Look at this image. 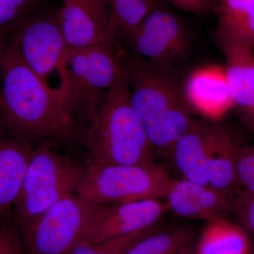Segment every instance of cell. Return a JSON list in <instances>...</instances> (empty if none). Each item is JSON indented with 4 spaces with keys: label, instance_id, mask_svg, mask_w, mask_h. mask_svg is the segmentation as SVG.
I'll return each mask as SVG.
<instances>
[{
    "label": "cell",
    "instance_id": "cell-1",
    "mask_svg": "<svg viewBox=\"0 0 254 254\" xmlns=\"http://www.w3.org/2000/svg\"><path fill=\"white\" fill-rule=\"evenodd\" d=\"M0 81L4 132L28 143L72 134L75 119L69 98L50 88L28 67L11 35L0 39Z\"/></svg>",
    "mask_w": 254,
    "mask_h": 254
},
{
    "label": "cell",
    "instance_id": "cell-2",
    "mask_svg": "<svg viewBox=\"0 0 254 254\" xmlns=\"http://www.w3.org/2000/svg\"><path fill=\"white\" fill-rule=\"evenodd\" d=\"M132 108L140 118L154 150L170 155L177 140L195 119L183 94L177 68L123 54Z\"/></svg>",
    "mask_w": 254,
    "mask_h": 254
},
{
    "label": "cell",
    "instance_id": "cell-3",
    "mask_svg": "<svg viewBox=\"0 0 254 254\" xmlns=\"http://www.w3.org/2000/svg\"><path fill=\"white\" fill-rule=\"evenodd\" d=\"M85 133L88 165L152 163L153 149L132 108L125 75L107 92Z\"/></svg>",
    "mask_w": 254,
    "mask_h": 254
},
{
    "label": "cell",
    "instance_id": "cell-4",
    "mask_svg": "<svg viewBox=\"0 0 254 254\" xmlns=\"http://www.w3.org/2000/svg\"><path fill=\"white\" fill-rule=\"evenodd\" d=\"M86 166L45 144L33 150L13 210L20 232L64 197L75 193Z\"/></svg>",
    "mask_w": 254,
    "mask_h": 254
},
{
    "label": "cell",
    "instance_id": "cell-5",
    "mask_svg": "<svg viewBox=\"0 0 254 254\" xmlns=\"http://www.w3.org/2000/svg\"><path fill=\"white\" fill-rule=\"evenodd\" d=\"M172 181L168 170L153 162L138 165H88L75 193L98 204H123L165 198Z\"/></svg>",
    "mask_w": 254,
    "mask_h": 254
},
{
    "label": "cell",
    "instance_id": "cell-6",
    "mask_svg": "<svg viewBox=\"0 0 254 254\" xmlns=\"http://www.w3.org/2000/svg\"><path fill=\"white\" fill-rule=\"evenodd\" d=\"M103 206L76 193L66 195L21 232L23 254H67L84 245Z\"/></svg>",
    "mask_w": 254,
    "mask_h": 254
},
{
    "label": "cell",
    "instance_id": "cell-7",
    "mask_svg": "<svg viewBox=\"0 0 254 254\" xmlns=\"http://www.w3.org/2000/svg\"><path fill=\"white\" fill-rule=\"evenodd\" d=\"M58 11L45 8L21 21L10 35L28 67L50 88V78L57 76L62 89L70 98L68 49L60 29Z\"/></svg>",
    "mask_w": 254,
    "mask_h": 254
},
{
    "label": "cell",
    "instance_id": "cell-8",
    "mask_svg": "<svg viewBox=\"0 0 254 254\" xmlns=\"http://www.w3.org/2000/svg\"><path fill=\"white\" fill-rule=\"evenodd\" d=\"M67 67L73 117L79 112L89 122L107 92L125 75L123 53L105 46L68 50Z\"/></svg>",
    "mask_w": 254,
    "mask_h": 254
},
{
    "label": "cell",
    "instance_id": "cell-9",
    "mask_svg": "<svg viewBox=\"0 0 254 254\" xmlns=\"http://www.w3.org/2000/svg\"><path fill=\"white\" fill-rule=\"evenodd\" d=\"M125 41L128 55L177 68L190 53L191 35L182 18L160 1Z\"/></svg>",
    "mask_w": 254,
    "mask_h": 254
},
{
    "label": "cell",
    "instance_id": "cell-10",
    "mask_svg": "<svg viewBox=\"0 0 254 254\" xmlns=\"http://www.w3.org/2000/svg\"><path fill=\"white\" fill-rule=\"evenodd\" d=\"M58 16L68 50L95 46L120 49L110 27L108 0H64Z\"/></svg>",
    "mask_w": 254,
    "mask_h": 254
},
{
    "label": "cell",
    "instance_id": "cell-11",
    "mask_svg": "<svg viewBox=\"0 0 254 254\" xmlns=\"http://www.w3.org/2000/svg\"><path fill=\"white\" fill-rule=\"evenodd\" d=\"M183 94L192 113L203 120L220 122L233 110L225 66L222 65H203L192 70L183 80Z\"/></svg>",
    "mask_w": 254,
    "mask_h": 254
},
{
    "label": "cell",
    "instance_id": "cell-12",
    "mask_svg": "<svg viewBox=\"0 0 254 254\" xmlns=\"http://www.w3.org/2000/svg\"><path fill=\"white\" fill-rule=\"evenodd\" d=\"M168 210L166 203L158 198L104 205L84 245L100 243L152 228Z\"/></svg>",
    "mask_w": 254,
    "mask_h": 254
},
{
    "label": "cell",
    "instance_id": "cell-13",
    "mask_svg": "<svg viewBox=\"0 0 254 254\" xmlns=\"http://www.w3.org/2000/svg\"><path fill=\"white\" fill-rule=\"evenodd\" d=\"M224 57L233 110L254 134V48L218 34Z\"/></svg>",
    "mask_w": 254,
    "mask_h": 254
},
{
    "label": "cell",
    "instance_id": "cell-14",
    "mask_svg": "<svg viewBox=\"0 0 254 254\" xmlns=\"http://www.w3.org/2000/svg\"><path fill=\"white\" fill-rule=\"evenodd\" d=\"M165 199L168 210L182 218L213 221L225 219L232 211L228 195L209 185L182 179L173 180Z\"/></svg>",
    "mask_w": 254,
    "mask_h": 254
},
{
    "label": "cell",
    "instance_id": "cell-15",
    "mask_svg": "<svg viewBox=\"0 0 254 254\" xmlns=\"http://www.w3.org/2000/svg\"><path fill=\"white\" fill-rule=\"evenodd\" d=\"M34 148L0 131V227L10 222Z\"/></svg>",
    "mask_w": 254,
    "mask_h": 254
},
{
    "label": "cell",
    "instance_id": "cell-16",
    "mask_svg": "<svg viewBox=\"0 0 254 254\" xmlns=\"http://www.w3.org/2000/svg\"><path fill=\"white\" fill-rule=\"evenodd\" d=\"M237 145L220 122L210 121L207 142L208 185L231 198L239 188L237 175Z\"/></svg>",
    "mask_w": 254,
    "mask_h": 254
},
{
    "label": "cell",
    "instance_id": "cell-17",
    "mask_svg": "<svg viewBox=\"0 0 254 254\" xmlns=\"http://www.w3.org/2000/svg\"><path fill=\"white\" fill-rule=\"evenodd\" d=\"M210 121L195 120L173 145L169 156L182 180L208 185L207 142Z\"/></svg>",
    "mask_w": 254,
    "mask_h": 254
},
{
    "label": "cell",
    "instance_id": "cell-18",
    "mask_svg": "<svg viewBox=\"0 0 254 254\" xmlns=\"http://www.w3.org/2000/svg\"><path fill=\"white\" fill-rule=\"evenodd\" d=\"M194 250L195 254H252V252L245 230L226 219L207 222Z\"/></svg>",
    "mask_w": 254,
    "mask_h": 254
},
{
    "label": "cell",
    "instance_id": "cell-19",
    "mask_svg": "<svg viewBox=\"0 0 254 254\" xmlns=\"http://www.w3.org/2000/svg\"><path fill=\"white\" fill-rule=\"evenodd\" d=\"M218 34L254 48V0H216Z\"/></svg>",
    "mask_w": 254,
    "mask_h": 254
},
{
    "label": "cell",
    "instance_id": "cell-20",
    "mask_svg": "<svg viewBox=\"0 0 254 254\" xmlns=\"http://www.w3.org/2000/svg\"><path fill=\"white\" fill-rule=\"evenodd\" d=\"M160 0H108L110 27L117 38L126 39Z\"/></svg>",
    "mask_w": 254,
    "mask_h": 254
},
{
    "label": "cell",
    "instance_id": "cell-21",
    "mask_svg": "<svg viewBox=\"0 0 254 254\" xmlns=\"http://www.w3.org/2000/svg\"><path fill=\"white\" fill-rule=\"evenodd\" d=\"M195 233L185 226L150 232L135 242L126 254H177L192 245Z\"/></svg>",
    "mask_w": 254,
    "mask_h": 254
},
{
    "label": "cell",
    "instance_id": "cell-22",
    "mask_svg": "<svg viewBox=\"0 0 254 254\" xmlns=\"http://www.w3.org/2000/svg\"><path fill=\"white\" fill-rule=\"evenodd\" d=\"M45 8V0H0V39L9 36L21 21Z\"/></svg>",
    "mask_w": 254,
    "mask_h": 254
},
{
    "label": "cell",
    "instance_id": "cell-23",
    "mask_svg": "<svg viewBox=\"0 0 254 254\" xmlns=\"http://www.w3.org/2000/svg\"><path fill=\"white\" fill-rule=\"evenodd\" d=\"M155 230L156 229L153 227L100 243L81 245L67 254H126L135 242Z\"/></svg>",
    "mask_w": 254,
    "mask_h": 254
},
{
    "label": "cell",
    "instance_id": "cell-24",
    "mask_svg": "<svg viewBox=\"0 0 254 254\" xmlns=\"http://www.w3.org/2000/svg\"><path fill=\"white\" fill-rule=\"evenodd\" d=\"M232 212L254 242V193L239 187L231 196Z\"/></svg>",
    "mask_w": 254,
    "mask_h": 254
},
{
    "label": "cell",
    "instance_id": "cell-25",
    "mask_svg": "<svg viewBox=\"0 0 254 254\" xmlns=\"http://www.w3.org/2000/svg\"><path fill=\"white\" fill-rule=\"evenodd\" d=\"M236 158L239 185L244 190L254 193V143L237 145Z\"/></svg>",
    "mask_w": 254,
    "mask_h": 254
},
{
    "label": "cell",
    "instance_id": "cell-26",
    "mask_svg": "<svg viewBox=\"0 0 254 254\" xmlns=\"http://www.w3.org/2000/svg\"><path fill=\"white\" fill-rule=\"evenodd\" d=\"M0 254H23L22 237L15 221L4 225L0 238Z\"/></svg>",
    "mask_w": 254,
    "mask_h": 254
},
{
    "label": "cell",
    "instance_id": "cell-27",
    "mask_svg": "<svg viewBox=\"0 0 254 254\" xmlns=\"http://www.w3.org/2000/svg\"><path fill=\"white\" fill-rule=\"evenodd\" d=\"M185 12L205 15L215 11L216 0H160Z\"/></svg>",
    "mask_w": 254,
    "mask_h": 254
},
{
    "label": "cell",
    "instance_id": "cell-28",
    "mask_svg": "<svg viewBox=\"0 0 254 254\" xmlns=\"http://www.w3.org/2000/svg\"><path fill=\"white\" fill-rule=\"evenodd\" d=\"M177 254H195L194 247L190 245V247H187L186 248L184 249V250L180 251V252Z\"/></svg>",
    "mask_w": 254,
    "mask_h": 254
},
{
    "label": "cell",
    "instance_id": "cell-29",
    "mask_svg": "<svg viewBox=\"0 0 254 254\" xmlns=\"http://www.w3.org/2000/svg\"><path fill=\"white\" fill-rule=\"evenodd\" d=\"M4 225L2 227H0V238L2 236L3 232H4Z\"/></svg>",
    "mask_w": 254,
    "mask_h": 254
}]
</instances>
